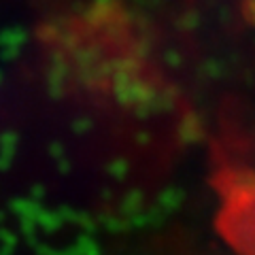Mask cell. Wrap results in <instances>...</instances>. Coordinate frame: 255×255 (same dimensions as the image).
<instances>
[{
  "mask_svg": "<svg viewBox=\"0 0 255 255\" xmlns=\"http://www.w3.org/2000/svg\"><path fill=\"white\" fill-rule=\"evenodd\" d=\"M215 191L221 238L236 255H255V168L226 170Z\"/></svg>",
  "mask_w": 255,
  "mask_h": 255,
  "instance_id": "obj_1",
  "label": "cell"
}]
</instances>
